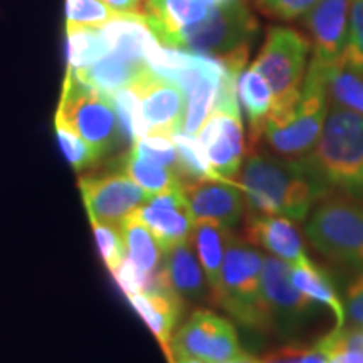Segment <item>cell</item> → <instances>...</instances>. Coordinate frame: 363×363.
I'll list each match as a JSON object with an SVG mask.
<instances>
[{"instance_id": "cell-13", "label": "cell", "mask_w": 363, "mask_h": 363, "mask_svg": "<svg viewBox=\"0 0 363 363\" xmlns=\"http://www.w3.org/2000/svg\"><path fill=\"white\" fill-rule=\"evenodd\" d=\"M195 222H216L233 229L246 211V197L238 182L202 179L182 187Z\"/></svg>"}, {"instance_id": "cell-17", "label": "cell", "mask_w": 363, "mask_h": 363, "mask_svg": "<svg viewBox=\"0 0 363 363\" xmlns=\"http://www.w3.org/2000/svg\"><path fill=\"white\" fill-rule=\"evenodd\" d=\"M244 239L252 246H261L289 266L306 264L311 261L305 251L301 235L293 220L284 216L249 212L244 224Z\"/></svg>"}, {"instance_id": "cell-31", "label": "cell", "mask_w": 363, "mask_h": 363, "mask_svg": "<svg viewBox=\"0 0 363 363\" xmlns=\"http://www.w3.org/2000/svg\"><path fill=\"white\" fill-rule=\"evenodd\" d=\"M113 103H115L118 118H120L121 130H123L125 140L130 143L138 142L140 138L148 135L147 121L143 118L142 103H140L136 91L128 86V88L120 89L113 94Z\"/></svg>"}, {"instance_id": "cell-29", "label": "cell", "mask_w": 363, "mask_h": 363, "mask_svg": "<svg viewBox=\"0 0 363 363\" xmlns=\"http://www.w3.org/2000/svg\"><path fill=\"white\" fill-rule=\"evenodd\" d=\"M326 91L331 104L363 116V74L348 66L343 59L326 66Z\"/></svg>"}, {"instance_id": "cell-40", "label": "cell", "mask_w": 363, "mask_h": 363, "mask_svg": "<svg viewBox=\"0 0 363 363\" xmlns=\"http://www.w3.org/2000/svg\"><path fill=\"white\" fill-rule=\"evenodd\" d=\"M115 12L138 13L147 17V0H104Z\"/></svg>"}, {"instance_id": "cell-20", "label": "cell", "mask_w": 363, "mask_h": 363, "mask_svg": "<svg viewBox=\"0 0 363 363\" xmlns=\"http://www.w3.org/2000/svg\"><path fill=\"white\" fill-rule=\"evenodd\" d=\"M128 299L131 306L148 325V328L153 331L167 358H170L172 337H174L177 321L180 320L182 310H184V301L172 289L136 293Z\"/></svg>"}, {"instance_id": "cell-9", "label": "cell", "mask_w": 363, "mask_h": 363, "mask_svg": "<svg viewBox=\"0 0 363 363\" xmlns=\"http://www.w3.org/2000/svg\"><path fill=\"white\" fill-rule=\"evenodd\" d=\"M261 286L272 328L281 338L294 340L318 313V305L291 281V267L274 256L262 259Z\"/></svg>"}, {"instance_id": "cell-38", "label": "cell", "mask_w": 363, "mask_h": 363, "mask_svg": "<svg viewBox=\"0 0 363 363\" xmlns=\"http://www.w3.org/2000/svg\"><path fill=\"white\" fill-rule=\"evenodd\" d=\"M347 310L352 323L363 326V269L348 283Z\"/></svg>"}, {"instance_id": "cell-6", "label": "cell", "mask_w": 363, "mask_h": 363, "mask_svg": "<svg viewBox=\"0 0 363 363\" xmlns=\"http://www.w3.org/2000/svg\"><path fill=\"white\" fill-rule=\"evenodd\" d=\"M310 51V39L301 30L283 26H274L267 30L264 44L252 66L261 72L272 91L269 116L289 111L301 96Z\"/></svg>"}, {"instance_id": "cell-1", "label": "cell", "mask_w": 363, "mask_h": 363, "mask_svg": "<svg viewBox=\"0 0 363 363\" xmlns=\"http://www.w3.org/2000/svg\"><path fill=\"white\" fill-rule=\"evenodd\" d=\"M239 187L249 212L284 216L305 220L316 202L326 197L330 185L305 157L283 158L254 152L242 163Z\"/></svg>"}, {"instance_id": "cell-3", "label": "cell", "mask_w": 363, "mask_h": 363, "mask_svg": "<svg viewBox=\"0 0 363 363\" xmlns=\"http://www.w3.org/2000/svg\"><path fill=\"white\" fill-rule=\"evenodd\" d=\"M262 259L264 256L251 242L230 234L219 286L212 296L239 325L254 331L272 328L261 286Z\"/></svg>"}, {"instance_id": "cell-43", "label": "cell", "mask_w": 363, "mask_h": 363, "mask_svg": "<svg viewBox=\"0 0 363 363\" xmlns=\"http://www.w3.org/2000/svg\"><path fill=\"white\" fill-rule=\"evenodd\" d=\"M170 363H206L202 360H197V358H192V357H182V355H174L172 357Z\"/></svg>"}, {"instance_id": "cell-26", "label": "cell", "mask_w": 363, "mask_h": 363, "mask_svg": "<svg viewBox=\"0 0 363 363\" xmlns=\"http://www.w3.org/2000/svg\"><path fill=\"white\" fill-rule=\"evenodd\" d=\"M230 234H233L230 229L216 224V222H195L192 235H190V242H192L202 269L206 272L212 296L219 286L220 267Z\"/></svg>"}, {"instance_id": "cell-36", "label": "cell", "mask_w": 363, "mask_h": 363, "mask_svg": "<svg viewBox=\"0 0 363 363\" xmlns=\"http://www.w3.org/2000/svg\"><path fill=\"white\" fill-rule=\"evenodd\" d=\"M343 61L363 74V0H352Z\"/></svg>"}, {"instance_id": "cell-24", "label": "cell", "mask_w": 363, "mask_h": 363, "mask_svg": "<svg viewBox=\"0 0 363 363\" xmlns=\"http://www.w3.org/2000/svg\"><path fill=\"white\" fill-rule=\"evenodd\" d=\"M291 267V281L301 293H305L308 298H311L316 305H323L333 313L335 328H343L347 326V310L337 291V286L333 283V278L328 271L315 264L313 261H308L306 264L289 266Z\"/></svg>"}, {"instance_id": "cell-35", "label": "cell", "mask_w": 363, "mask_h": 363, "mask_svg": "<svg viewBox=\"0 0 363 363\" xmlns=\"http://www.w3.org/2000/svg\"><path fill=\"white\" fill-rule=\"evenodd\" d=\"M96 235V242L101 252L104 264L111 272L118 269V266L126 259L125 249V238L121 225H110V224H91Z\"/></svg>"}, {"instance_id": "cell-2", "label": "cell", "mask_w": 363, "mask_h": 363, "mask_svg": "<svg viewBox=\"0 0 363 363\" xmlns=\"http://www.w3.org/2000/svg\"><path fill=\"white\" fill-rule=\"evenodd\" d=\"M308 163L331 187L363 199V116L331 104Z\"/></svg>"}, {"instance_id": "cell-8", "label": "cell", "mask_w": 363, "mask_h": 363, "mask_svg": "<svg viewBox=\"0 0 363 363\" xmlns=\"http://www.w3.org/2000/svg\"><path fill=\"white\" fill-rule=\"evenodd\" d=\"M318 251L342 264L363 269V207L347 199L321 202L306 224Z\"/></svg>"}, {"instance_id": "cell-34", "label": "cell", "mask_w": 363, "mask_h": 363, "mask_svg": "<svg viewBox=\"0 0 363 363\" xmlns=\"http://www.w3.org/2000/svg\"><path fill=\"white\" fill-rule=\"evenodd\" d=\"M116 13L99 0H66V26L101 27Z\"/></svg>"}, {"instance_id": "cell-10", "label": "cell", "mask_w": 363, "mask_h": 363, "mask_svg": "<svg viewBox=\"0 0 363 363\" xmlns=\"http://www.w3.org/2000/svg\"><path fill=\"white\" fill-rule=\"evenodd\" d=\"M192 357L206 363H224L244 355L238 331L224 316L208 310H197L172 337L170 358Z\"/></svg>"}, {"instance_id": "cell-39", "label": "cell", "mask_w": 363, "mask_h": 363, "mask_svg": "<svg viewBox=\"0 0 363 363\" xmlns=\"http://www.w3.org/2000/svg\"><path fill=\"white\" fill-rule=\"evenodd\" d=\"M305 350L306 348L301 347V345L289 343L278 348V350L267 353L264 358H261L259 363H299Z\"/></svg>"}, {"instance_id": "cell-4", "label": "cell", "mask_w": 363, "mask_h": 363, "mask_svg": "<svg viewBox=\"0 0 363 363\" xmlns=\"http://www.w3.org/2000/svg\"><path fill=\"white\" fill-rule=\"evenodd\" d=\"M326 66L311 59L296 104L283 115L267 118L262 138L278 157L299 158L315 148L330 106Z\"/></svg>"}, {"instance_id": "cell-11", "label": "cell", "mask_w": 363, "mask_h": 363, "mask_svg": "<svg viewBox=\"0 0 363 363\" xmlns=\"http://www.w3.org/2000/svg\"><path fill=\"white\" fill-rule=\"evenodd\" d=\"M113 174L86 175L79 179V189L91 224L121 225L152 195L113 167Z\"/></svg>"}, {"instance_id": "cell-33", "label": "cell", "mask_w": 363, "mask_h": 363, "mask_svg": "<svg viewBox=\"0 0 363 363\" xmlns=\"http://www.w3.org/2000/svg\"><path fill=\"white\" fill-rule=\"evenodd\" d=\"M133 147L138 150V153H142L143 157L160 163V165L167 167V169L177 172L182 180L180 157L172 136L147 135L143 136V138H140L138 142H135Z\"/></svg>"}, {"instance_id": "cell-18", "label": "cell", "mask_w": 363, "mask_h": 363, "mask_svg": "<svg viewBox=\"0 0 363 363\" xmlns=\"http://www.w3.org/2000/svg\"><path fill=\"white\" fill-rule=\"evenodd\" d=\"M212 9L207 0H147V19L157 39L175 48L180 34L206 19Z\"/></svg>"}, {"instance_id": "cell-16", "label": "cell", "mask_w": 363, "mask_h": 363, "mask_svg": "<svg viewBox=\"0 0 363 363\" xmlns=\"http://www.w3.org/2000/svg\"><path fill=\"white\" fill-rule=\"evenodd\" d=\"M136 212L158 239L163 251L189 240L192 235L195 220L182 187L152 195Z\"/></svg>"}, {"instance_id": "cell-12", "label": "cell", "mask_w": 363, "mask_h": 363, "mask_svg": "<svg viewBox=\"0 0 363 363\" xmlns=\"http://www.w3.org/2000/svg\"><path fill=\"white\" fill-rule=\"evenodd\" d=\"M197 142L214 179L235 182L246 157L240 115L214 110L199 131Z\"/></svg>"}, {"instance_id": "cell-37", "label": "cell", "mask_w": 363, "mask_h": 363, "mask_svg": "<svg viewBox=\"0 0 363 363\" xmlns=\"http://www.w3.org/2000/svg\"><path fill=\"white\" fill-rule=\"evenodd\" d=\"M259 11L276 21L293 22L303 19L318 0H256Z\"/></svg>"}, {"instance_id": "cell-27", "label": "cell", "mask_w": 363, "mask_h": 363, "mask_svg": "<svg viewBox=\"0 0 363 363\" xmlns=\"http://www.w3.org/2000/svg\"><path fill=\"white\" fill-rule=\"evenodd\" d=\"M118 163L120 165L113 167L121 169V172L128 179L133 180L138 187H142L150 195H157L167 192V190L184 187L177 172L143 157L135 147H131L130 152L121 157Z\"/></svg>"}, {"instance_id": "cell-7", "label": "cell", "mask_w": 363, "mask_h": 363, "mask_svg": "<svg viewBox=\"0 0 363 363\" xmlns=\"http://www.w3.org/2000/svg\"><path fill=\"white\" fill-rule=\"evenodd\" d=\"M54 121L81 136L99 157L113 152L125 140L113 98L84 84L69 69Z\"/></svg>"}, {"instance_id": "cell-42", "label": "cell", "mask_w": 363, "mask_h": 363, "mask_svg": "<svg viewBox=\"0 0 363 363\" xmlns=\"http://www.w3.org/2000/svg\"><path fill=\"white\" fill-rule=\"evenodd\" d=\"M224 363H259V360H256V358L247 355V353H244V355H240L238 358H233V360H227Z\"/></svg>"}, {"instance_id": "cell-25", "label": "cell", "mask_w": 363, "mask_h": 363, "mask_svg": "<svg viewBox=\"0 0 363 363\" xmlns=\"http://www.w3.org/2000/svg\"><path fill=\"white\" fill-rule=\"evenodd\" d=\"M121 230L125 238L126 259L145 276H157L163 266L165 251L152 230L140 219L138 212L126 217Z\"/></svg>"}, {"instance_id": "cell-5", "label": "cell", "mask_w": 363, "mask_h": 363, "mask_svg": "<svg viewBox=\"0 0 363 363\" xmlns=\"http://www.w3.org/2000/svg\"><path fill=\"white\" fill-rule=\"evenodd\" d=\"M257 34L259 22L247 0H235L212 9L206 19L180 34L175 48L244 67Z\"/></svg>"}, {"instance_id": "cell-32", "label": "cell", "mask_w": 363, "mask_h": 363, "mask_svg": "<svg viewBox=\"0 0 363 363\" xmlns=\"http://www.w3.org/2000/svg\"><path fill=\"white\" fill-rule=\"evenodd\" d=\"M54 128H56V135L62 152H65L66 158L69 160L71 167L76 172H83L86 169H89V167H93L94 163L101 158L96 153V150L91 148L81 136L76 135L74 131L67 128V126L54 121Z\"/></svg>"}, {"instance_id": "cell-21", "label": "cell", "mask_w": 363, "mask_h": 363, "mask_svg": "<svg viewBox=\"0 0 363 363\" xmlns=\"http://www.w3.org/2000/svg\"><path fill=\"white\" fill-rule=\"evenodd\" d=\"M110 54L131 62H145L148 44L157 38L145 16L118 12L111 21L99 27ZM147 65V62H145Z\"/></svg>"}, {"instance_id": "cell-14", "label": "cell", "mask_w": 363, "mask_h": 363, "mask_svg": "<svg viewBox=\"0 0 363 363\" xmlns=\"http://www.w3.org/2000/svg\"><path fill=\"white\" fill-rule=\"evenodd\" d=\"M142 103L148 135L174 136L184 128L185 98L184 91L172 81L160 78L152 69L131 84Z\"/></svg>"}, {"instance_id": "cell-15", "label": "cell", "mask_w": 363, "mask_h": 363, "mask_svg": "<svg viewBox=\"0 0 363 363\" xmlns=\"http://www.w3.org/2000/svg\"><path fill=\"white\" fill-rule=\"evenodd\" d=\"M352 0H318L303 17L313 59L321 65H335L343 57L348 39Z\"/></svg>"}, {"instance_id": "cell-19", "label": "cell", "mask_w": 363, "mask_h": 363, "mask_svg": "<svg viewBox=\"0 0 363 363\" xmlns=\"http://www.w3.org/2000/svg\"><path fill=\"white\" fill-rule=\"evenodd\" d=\"M162 271L167 284L182 301H203L208 296L212 298L206 272L190 239L167 249Z\"/></svg>"}, {"instance_id": "cell-44", "label": "cell", "mask_w": 363, "mask_h": 363, "mask_svg": "<svg viewBox=\"0 0 363 363\" xmlns=\"http://www.w3.org/2000/svg\"><path fill=\"white\" fill-rule=\"evenodd\" d=\"M212 7H219V6H225V4L235 2V0H207Z\"/></svg>"}, {"instance_id": "cell-28", "label": "cell", "mask_w": 363, "mask_h": 363, "mask_svg": "<svg viewBox=\"0 0 363 363\" xmlns=\"http://www.w3.org/2000/svg\"><path fill=\"white\" fill-rule=\"evenodd\" d=\"M227 72H214L206 71L203 74L195 81L192 88L187 93V108H185L184 116V128L182 131L190 136H195L201 131L202 125L206 123L207 118L216 108L217 91H219V83ZM238 74V72H235Z\"/></svg>"}, {"instance_id": "cell-30", "label": "cell", "mask_w": 363, "mask_h": 363, "mask_svg": "<svg viewBox=\"0 0 363 363\" xmlns=\"http://www.w3.org/2000/svg\"><path fill=\"white\" fill-rule=\"evenodd\" d=\"M67 69H83L110 54L99 27L66 26Z\"/></svg>"}, {"instance_id": "cell-23", "label": "cell", "mask_w": 363, "mask_h": 363, "mask_svg": "<svg viewBox=\"0 0 363 363\" xmlns=\"http://www.w3.org/2000/svg\"><path fill=\"white\" fill-rule=\"evenodd\" d=\"M150 67L145 62L125 61V59L118 57L115 54H108L94 65L83 67V69L69 71L84 84L101 91L108 96H113L120 89H125L133 84Z\"/></svg>"}, {"instance_id": "cell-41", "label": "cell", "mask_w": 363, "mask_h": 363, "mask_svg": "<svg viewBox=\"0 0 363 363\" xmlns=\"http://www.w3.org/2000/svg\"><path fill=\"white\" fill-rule=\"evenodd\" d=\"M326 362H328V353L323 350V347H321L320 343H316L315 347L311 348H306V350L303 352L301 360H299V363H326Z\"/></svg>"}, {"instance_id": "cell-22", "label": "cell", "mask_w": 363, "mask_h": 363, "mask_svg": "<svg viewBox=\"0 0 363 363\" xmlns=\"http://www.w3.org/2000/svg\"><path fill=\"white\" fill-rule=\"evenodd\" d=\"M238 99L249 123V147L256 148L272 108V91L256 67L251 66L238 76Z\"/></svg>"}]
</instances>
